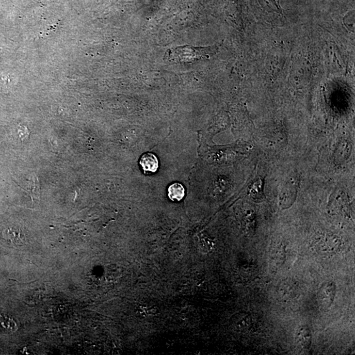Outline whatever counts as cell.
<instances>
[{
	"instance_id": "1",
	"label": "cell",
	"mask_w": 355,
	"mask_h": 355,
	"mask_svg": "<svg viewBox=\"0 0 355 355\" xmlns=\"http://www.w3.org/2000/svg\"><path fill=\"white\" fill-rule=\"evenodd\" d=\"M216 50V46L207 48H195L190 46H180L166 52V57L170 62L184 64L210 56Z\"/></svg>"
},
{
	"instance_id": "3",
	"label": "cell",
	"mask_w": 355,
	"mask_h": 355,
	"mask_svg": "<svg viewBox=\"0 0 355 355\" xmlns=\"http://www.w3.org/2000/svg\"><path fill=\"white\" fill-rule=\"evenodd\" d=\"M296 343L301 349H310L311 347L312 335L311 330L307 325H301L296 330L295 334Z\"/></svg>"
},
{
	"instance_id": "2",
	"label": "cell",
	"mask_w": 355,
	"mask_h": 355,
	"mask_svg": "<svg viewBox=\"0 0 355 355\" xmlns=\"http://www.w3.org/2000/svg\"><path fill=\"white\" fill-rule=\"evenodd\" d=\"M337 292V286L334 281L323 283L317 293V302L322 310H327L332 307Z\"/></svg>"
},
{
	"instance_id": "5",
	"label": "cell",
	"mask_w": 355,
	"mask_h": 355,
	"mask_svg": "<svg viewBox=\"0 0 355 355\" xmlns=\"http://www.w3.org/2000/svg\"><path fill=\"white\" fill-rule=\"evenodd\" d=\"M270 264L273 269H278L282 265L285 259V249L284 247L277 245L273 247L269 253Z\"/></svg>"
},
{
	"instance_id": "6",
	"label": "cell",
	"mask_w": 355,
	"mask_h": 355,
	"mask_svg": "<svg viewBox=\"0 0 355 355\" xmlns=\"http://www.w3.org/2000/svg\"><path fill=\"white\" fill-rule=\"evenodd\" d=\"M3 238L14 245L21 246L26 243L25 237L19 229L8 228L3 231Z\"/></svg>"
},
{
	"instance_id": "9",
	"label": "cell",
	"mask_w": 355,
	"mask_h": 355,
	"mask_svg": "<svg viewBox=\"0 0 355 355\" xmlns=\"http://www.w3.org/2000/svg\"><path fill=\"white\" fill-rule=\"evenodd\" d=\"M0 328L2 329H6V330H16V323H15L14 320L11 319L10 318L6 317V316L0 314Z\"/></svg>"
},
{
	"instance_id": "8",
	"label": "cell",
	"mask_w": 355,
	"mask_h": 355,
	"mask_svg": "<svg viewBox=\"0 0 355 355\" xmlns=\"http://www.w3.org/2000/svg\"><path fill=\"white\" fill-rule=\"evenodd\" d=\"M238 316L239 320L236 322L238 328L242 330H248L252 326V317L249 313H242Z\"/></svg>"
},
{
	"instance_id": "4",
	"label": "cell",
	"mask_w": 355,
	"mask_h": 355,
	"mask_svg": "<svg viewBox=\"0 0 355 355\" xmlns=\"http://www.w3.org/2000/svg\"><path fill=\"white\" fill-rule=\"evenodd\" d=\"M140 164L145 173H156L159 168V161L157 157L151 153H145V154L142 155L141 159H140Z\"/></svg>"
},
{
	"instance_id": "7",
	"label": "cell",
	"mask_w": 355,
	"mask_h": 355,
	"mask_svg": "<svg viewBox=\"0 0 355 355\" xmlns=\"http://www.w3.org/2000/svg\"><path fill=\"white\" fill-rule=\"evenodd\" d=\"M168 195L171 200L180 201L184 198L185 189L180 183H174L168 188Z\"/></svg>"
},
{
	"instance_id": "10",
	"label": "cell",
	"mask_w": 355,
	"mask_h": 355,
	"mask_svg": "<svg viewBox=\"0 0 355 355\" xmlns=\"http://www.w3.org/2000/svg\"><path fill=\"white\" fill-rule=\"evenodd\" d=\"M265 1H269V3H271L272 6L274 7V8L275 11H276V12L280 13L282 12V9H281L280 5L277 4L276 1H275V0H265Z\"/></svg>"
}]
</instances>
